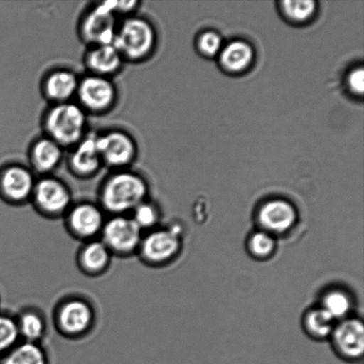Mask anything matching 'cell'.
<instances>
[{"mask_svg": "<svg viewBox=\"0 0 364 364\" xmlns=\"http://www.w3.org/2000/svg\"><path fill=\"white\" fill-rule=\"evenodd\" d=\"M149 187L141 174L129 169L113 171L98 191V203L108 216L129 215L148 199Z\"/></svg>", "mask_w": 364, "mask_h": 364, "instance_id": "cell-1", "label": "cell"}, {"mask_svg": "<svg viewBox=\"0 0 364 364\" xmlns=\"http://www.w3.org/2000/svg\"><path fill=\"white\" fill-rule=\"evenodd\" d=\"M88 114L77 102L52 105L43 119L46 136L60 146L71 149L87 134Z\"/></svg>", "mask_w": 364, "mask_h": 364, "instance_id": "cell-2", "label": "cell"}, {"mask_svg": "<svg viewBox=\"0 0 364 364\" xmlns=\"http://www.w3.org/2000/svg\"><path fill=\"white\" fill-rule=\"evenodd\" d=\"M156 44L155 28L146 18L133 14L119 21L113 45L124 62H144L152 55Z\"/></svg>", "mask_w": 364, "mask_h": 364, "instance_id": "cell-3", "label": "cell"}, {"mask_svg": "<svg viewBox=\"0 0 364 364\" xmlns=\"http://www.w3.org/2000/svg\"><path fill=\"white\" fill-rule=\"evenodd\" d=\"M95 322L94 305L80 295L67 296L53 309V326L57 333L68 340L77 341L87 337L94 330Z\"/></svg>", "mask_w": 364, "mask_h": 364, "instance_id": "cell-4", "label": "cell"}, {"mask_svg": "<svg viewBox=\"0 0 364 364\" xmlns=\"http://www.w3.org/2000/svg\"><path fill=\"white\" fill-rule=\"evenodd\" d=\"M30 203L36 212L49 220L63 219L74 203L69 186L53 176L37 179Z\"/></svg>", "mask_w": 364, "mask_h": 364, "instance_id": "cell-5", "label": "cell"}, {"mask_svg": "<svg viewBox=\"0 0 364 364\" xmlns=\"http://www.w3.org/2000/svg\"><path fill=\"white\" fill-rule=\"evenodd\" d=\"M144 232L130 215L107 217L100 239L113 257L130 258L136 256Z\"/></svg>", "mask_w": 364, "mask_h": 364, "instance_id": "cell-6", "label": "cell"}, {"mask_svg": "<svg viewBox=\"0 0 364 364\" xmlns=\"http://www.w3.org/2000/svg\"><path fill=\"white\" fill-rule=\"evenodd\" d=\"M180 246L179 228H156L144 234L136 256L149 267L163 266L177 255Z\"/></svg>", "mask_w": 364, "mask_h": 364, "instance_id": "cell-7", "label": "cell"}, {"mask_svg": "<svg viewBox=\"0 0 364 364\" xmlns=\"http://www.w3.org/2000/svg\"><path fill=\"white\" fill-rule=\"evenodd\" d=\"M103 166L113 171L129 169L138 156V144L132 134L110 129L96 134Z\"/></svg>", "mask_w": 364, "mask_h": 364, "instance_id": "cell-8", "label": "cell"}, {"mask_svg": "<svg viewBox=\"0 0 364 364\" xmlns=\"http://www.w3.org/2000/svg\"><path fill=\"white\" fill-rule=\"evenodd\" d=\"M76 98L85 112L102 115L115 107L119 92L112 78L87 74L80 77Z\"/></svg>", "mask_w": 364, "mask_h": 364, "instance_id": "cell-9", "label": "cell"}, {"mask_svg": "<svg viewBox=\"0 0 364 364\" xmlns=\"http://www.w3.org/2000/svg\"><path fill=\"white\" fill-rule=\"evenodd\" d=\"M107 217L98 203L84 201L74 203L63 219L68 233L84 242L100 238Z\"/></svg>", "mask_w": 364, "mask_h": 364, "instance_id": "cell-10", "label": "cell"}, {"mask_svg": "<svg viewBox=\"0 0 364 364\" xmlns=\"http://www.w3.org/2000/svg\"><path fill=\"white\" fill-rule=\"evenodd\" d=\"M119 23L109 1L99 3L82 17L80 38L88 46L113 44Z\"/></svg>", "mask_w": 364, "mask_h": 364, "instance_id": "cell-11", "label": "cell"}, {"mask_svg": "<svg viewBox=\"0 0 364 364\" xmlns=\"http://www.w3.org/2000/svg\"><path fill=\"white\" fill-rule=\"evenodd\" d=\"M36 181L30 167L9 164L0 169V198L10 205H26L31 202Z\"/></svg>", "mask_w": 364, "mask_h": 364, "instance_id": "cell-12", "label": "cell"}, {"mask_svg": "<svg viewBox=\"0 0 364 364\" xmlns=\"http://www.w3.org/2000/svg\"><path fill=\"white\" fill-rule=\"evenodd\" d=\"M68 166L73 176L88 179L96 176L103 167L96 134H87L83 140L70 149Z\"/></svg>", "mask_w": 364, "mask_h": 364, "instance_id": "cell-13", "label": "cell"}, {"mask_svg": "<svg viewBox=\"0 0 364 364\" xmlns=\"http://www.w3.org/2000/svg\"><path fill=\"white\" fill-rule=\"evenodd\" d=\"M113 255L101 239L82 242L77 250L76 263L81 273L89 277L105 274L112 266Z\"/></svg>", "mask_w": 364, "mask_h": 364, "instance_id": "cell-14", "label": "cell"}, {"mask_svg": "<svg viewBox=\"0 0 364 364\" xmlns=\"http://www.w3.org/2000/svg\"><path fill=\"white\" fill-rule=\"evenodd\" d=\"M80 80L73 70L64 68L53 70L43 80V95L52 105L73 102L76 98Z\"/></svg>", "mask_w": 364, "mask_h": 364, "instance_id": "cell-15", "label": "cell"}, {"mask_svg": "<svg viewBox=\"0 0 364 364\" xmlns=\"http://www.w3.org/2000/svg\"><path fill=\"white\" fill-rule=\"evenodd\" d=\"M64 149L46 135L32 142L28 151L31 170L41 176H52L63 162Z\"/></svg>", "mask_w": 364, "mask_h": 364, "instance_id": "cell-16", "label": "cell"}, {"mask_svg": "<svg viewBox=\"0 0 364 364\" xmlns=\"http://www.w3.org/2000/svg\"><path fill=\"white\" fill-rule=\"evenodd\" d=\"M84 60L88 74L109 78L119 73L126 63L113 44L89 46Z\"/></svg>", "mask_w": 364, "mask_h": 364, "instance_id": "cell-17", "label": "cell"}, {"mask_svg": "<svg viewBox=\"0 0 364 364\" xmlns=\"http://www.w3.org/2000/svg\"><path fill=\"white\" fill-rule=\"evenodd\" d=\"M296 210L284 200H272L265 203L259 212V223L266 230L284 233L295 223Z\"/></svg>", "mask_w": 364, "mask_h": 364, "instance_id": "cell-18", "label": "cell"}, {"mask_svg": "<svg viewBox=\"0 0 364 364\" xmlns=\"http://www.w3.org/2000/svg\"><path fill=\"white\" fill-rule=\"evenodd\" d=\"M333 341L338 351L349 358H361L364 351V327L361 321H344L333 330Z\"/></svg>", "mask_w": 364, "mask_h": 364, "instance_id": "cell-19", "label": "cell"}, {"mask_svg": "<svg viewBox=\"0 0 364 364\" xmlns=\"http://www.w3.org/2000/svg\"><path fill=\"white\" fill-rule=\"evenodd\" d=\"M16 319L21 341L41 343L48 329L44 314L37 309L27 308L21 310Z\"/></svg>", "mask_w": 364, "mask_h": 364, "instance_id": "cell-20", "label": "cell"}, {"mask_svg": "<svg viewBox=\"0 0 364 364\" xmlns=\"http://www.w3.org/2000/svg\"><path fill=\"white\" fill-rule=\"evenodd\" d=\"M0 364H50V360L41 343L20 341L0 358Z\"/></svg>", "mask_w": 364, "mask_h": 364, "instance_id": "cell-21", "label": "cell"}, {"mask_svg": "<svg viewBox=\"0 0 364 364\" xmlns=\"http://www.w3.org/2000/svg\"><path fill=\"white\" fill-rule=\"evenodd\" d=\"M253 50L247 43L232 42L223 49L220 55V63L225 69L231 73H240L247 69L253 60Z\"/></svg>", "mask_w": 364, "mask_h": 364, "instance_id": "cell-22", "label": "cell"}, {"mask_svg": "<svg viewBox=\"0 0 364 364\" xmlns=\"http://www.w3.org/2000/svg\"><path fill=\"white\" fill-rule=\"evenodd\" d=\"M129 215L144 233L159 228L160 221L159 207L149 198L135 207Z\"/></svg>", "mask_w": 364, "mask_h": 364, "instance_id": "cell-23", "label": "cell"}, {"mask_svg": "<svg viewBox=\"0 0 364 364\" xmlns=\"http://www.w3.org/2000/svg\"><path fill=\"white\" fill-rule=\"evenodd\" d=\"M334 320L323 308L314 309L306 315V330L316 338L327 337L334 330Z\"/></svg>", "mask_w": 364, "mask_h": 364, "instance_id": "cell-24", "label": "cell"}, {"mask_svg": "<svg viewBox=\"0 0 364 364\" xmlns=\"http://www.w3.org/2000/svg\"><path fill=\"white\" fill-rule=\"evenodd\" d=\"M20 341L16 316L0 312V358Z\"/></svg>", "mask_w": 364, "mask_h": 364, "instance_id": "cell-25", "label": "cell"}, {"mask_svg": "<svg viewBox=\"0 0 364 364\" xmlns=\"http://www.w3.org/2000/svg\"><path fill=\"white\" fill-rule=\"evenodd\" d=\"M350 306V299L343 291H333L324 296L323 309L334 319L341 318L347 315Z\"/></svg>", "mask_w": 364, "mask_h": 364, "instance_id": "cell-26", "label": "cell"}, {"mask_svg": "<svg viewBox=\"0 0 364 364\" xmlns=\"http://www.w3.org/2000/svg\"><path fill=\"white\" fill-rule=\"evenodd\" d=\"M282 9L289 19L301 23L313 16V14L316 12V3L312 0H304V1L287 0L282 2Z\"/></svg>", "mask_w": 364, "mask_h": 364, "instance_id": "cell-27", "label": "cell"}, {"mask_svg": "<svg viewBox=\"0 0 364 364\" xmlns=\"http://www.w3.org/2000/svg\"><path fill=\"white\" fill-rule=\"evenodd\" d=\"M249 249L252 255L258 258H267L274 252V239L266 232H257L250 238Z\"/></svg>", "mask_w": 364, "mask_h": 364, "instance_id": "cell-28", "label": "cell"}, {"mask_svg": "<svg viewBox=\"0 0 364 364\" xmlns=\"http://www.w3.org/2000/svg\"><path fill=\"white\" fill-rule=\"evenodd\" d=\"M221 38L215 32H207L199 39V49L203 55L207 56H214L220 51Z\"/></svg>", "mask_w": 364, "mask_h": 364, "instance_id": "cell-29", "label": "cell"}, {"mask_svg": "<svg viewBox=\"0 0 364 364\" xmlns=\"http://www.w3.org/2000/svg\"><path fill=\"white\" fill-rule=\"evenodd\" d=\"M349 89L355 95H362L364 90V71L363 68H358L349 74L348 78Z\"/></svg>", "mask_w": 364, "mask_h": 364, "instance_id": "cell-30", "label": "cell"}]
</instances>
